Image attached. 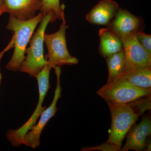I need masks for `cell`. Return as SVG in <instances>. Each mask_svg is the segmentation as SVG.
<instances>
[{"label":"cell","mask_w":151,"mask_h":151,"mask_svg":"<svg viewBox=\"0 0 151 151\" xmlns=\"http://www.w3.org/2000/svg\"><path fill=\"white\" fill-rule=\"evenodd\" d=\"M43 17V14L40 12L30 19L21 21L10 16L6 29L13 32L14 50L12 58L6 65L8 70L14 72L19 70L24 60L28 44Z\"/></svg>","instance_id":"1"},{"label":"cell","mask_w":151,"mask_h":151,"mask_svg":"<svg viewBox=\"0 0 151 151\" xmlns=\"http://www.w3.org/2000/svg\"><path fill=\"white\" fill-rule=\"evenodd\" d=\"M56 20L51 14L43 16L38 28L31 39L29 46L26 50L24 60L19 69L20 72L36 78L47 64L44 55V35L48 24Z\"/></svg>","instance_id":"2"},{"label":"cell","mask_w":151,"mask_h":151,"mask_svg":"<svg viewBox=\"0 0 151 151\" xmlns=\"http://www.w3.org/2000/svg\"><path fill=\"white\" fill-rule=\"evenodd\" d=\"M111 116V132L107 142L116 146L121 151L122 143L139 115L129 103L121 104L105 100Z\"/></svg>","instance_id":"3"},{"label":"cell","mask_w":151,"mask_h":151,"mask_svg":"<svg viewBox=\"0 0 151 151\" xmlns=\"http://www.w3.org/2000/svg\"><path fill=\"white\" fill-rule=\"evenodd\" d=\"M52 68V67L47 63L36 77L38 85L39 96L37 105L32 115L21 127L16 129L9 130L6 133L8 140L14 147L24 145L25 135L35 125L41 114L46 108L42 105L50 87V73Z\"/></svg>","instance_id":"4"},{"label":"cell","mask_w":151,"mask_h":151,"mask_svg":"<svg viewBox=\"0 0 151 151\" xmlns=\"http://www.w3.org/2000/svg\"><path fill=\"white\" fill-rule=\"evenodd\" d=\"M68 28V26L64 20L56 32L51 34H45L44 40L47 50L46 60L52 68L78 63V59L72 56L68 50L65 36Z\"/></svg>","instance_id":"5"},{"label":"cell","mask_w":151,"mask_h":151,"mask_svg":"<svg viewBox=\"0 0 151 151\" xmlns=\"http://www.w3.org/2000/svg\"><path fill=\"white\" fill-rule=\"evenodd\" d=\"M97 95L105 100L128 104L142 97L150 96L151 89L138 88L120 78L107 83L97 91Z\"/></svg>","instance_id":"6"},{"label":"cell","mask_w":151,"mask_h":151,"mask_svg":"<svg viewBox=\"0 0 151 151\" xmlns=\"http://www.w3.org/2000/svg\"><path fill=\"white\" fill-rule=\"evenodd\" d=\"M56 76L57 83L55 91L54 97L52 102L48 108H46L40 116L38 122L25 135L24 138V145L35 149L40 144V136L46 124L56 114L57 111V104L61 96L62 89L60 85L61 67L54 68Z\"/></svg>","instance_id":"7"},{"label":"cell","mask_w":151,"mask_h":151,"mask_svg":"<svg viewBox=\"0 0 151 151\" xmlns=\"http://www.w3.org/2000/svg\"><path fill=\"white\" fill-rule=\"evenodd\" d=\"M136 32L120 37L123 42L126 59L124 72L138 68L151 67V55L139 43L136 36Z\"/></svg>","instance_id":"8"},{"label":"cell","mask_w":151,"mask_h":151,"mask_svg":"<svg viewBox=\"0 0 151 151\" xmlns=\"http://www.w3.org/2000/svg\"><path fill=\"white\" fill-rule=\"evenodd\" d=\"M4 13L21 21H27L35 16L40 10L42 0H2Z\"/></svg>","instance_id":"9"},{"label":"cell","mask_w":151,"mask_h":151,"mask_svg":"<svg viewBox=\"0 0 151 151\" xmlns=\"http://www.w3.org/2000/svg\"><path fill=\"white\" fill-rule=\"evenodd\" d=\"M107 27L121 37L125 35L142 30V19L129 11L120 9Z\"/></svg>","instance_id":"10"},{"label":"cell","mask_w":151,"mask_h":151,"mask_svg":"<svg viewBox=\"0 0 151 151\" xmlns=\"http://www.w3.org/2000/svg\"><path fill=\"white\" fill-rule=\"evenodd\" d=\"M127 135V142L121 151H142L146 147V140L151 134V121L145 116L139 124L131 128Z\"/></svg>","instance_id":"11"},{"label":"cell","mask_w":151,"mask_h":151,"mask_svg":"<svg viewBox=\"0 0 151 151\" xmlns=\"http://www.w3.org/2000/svg\"><path fill=\"white\" fill-rule=\"evenodd\" d=\"M119 7L112 0H101L86 14V19L90 23L108 27L113 20Z\"/></svg>","instance_id":"12"},{"label":"cell","mask_w":151,"mask_h":151,"mask_svg":"<svg viewBox=\"0 0 151 151\" xmlns=\"http://www.w3.org/2000/svg\"><path fill=\"white\" fill-rule=\"evenodd\" d=\"M99 35V52L105 58L124 49L121 38L109 28L100 29Z\"/></svg>","instance_id":"13"},{"label":"cell","mask_w":151,"mask_h":151,"mask_svg":"<svg viewBox=\"0 0 151 151\" xmlns=\"http://www.w3.org/2000/svg\"><path fill=\"white\" fill-rule=\"evenodd\" d=\"M118 78H121L138 88L151 89V67L126 71Z\"/></svg>","instance_id":"14"},{"label":"cell","mask_w":151,"mask_h":151,"mask_svg":"<svg viewBox=\"0 0 151 151\" xmlns=\"http://www.w3.org/2000/svg\"><path fill=\"white\" fill-rule=\"evenodd\" d=\"M105 58L108 70L107 83H109L116 80L124 72L126 59L124 49Z\"/></svg>","instance_id":"15"},{"label":"cell","mask_w":151,"mask_h":151,"mask_svg":"<svg viewBox=\"0 0 151 151\" xmlns=\"http://www.w3.org/2000/svg\"><path fill=\"white\" fill-rule=\"evenodd\" d=\"M40 11L43 16L51 14L56 19L65 20L64 6L60 5V0H42Z\"/></svg>","instance_id":"16"},{"label":"cell","mask_w":151,"mask_h":151,"mask_svg":"<svg viewBox=\"0 0 151 151\" xmlns=\"http://www.w3.org/2000/svg\"><path fill=\"white\" fill-rule=\"evenodd\" d=\"M136 36L141 45L151 55V35L145 33L142 31L136 33Z\"/></svg>","instance_id":"17"},{"label":"cell","mask_w":151,"mask_h":151,"mask_svg":"<svg viewBox=\"0 0 151 151\" xmlns=\"http://www.w3.org/2000/svg\"><path fill=\"white\" fill-rule=\"evenodd\" d=\"M83 151H120L116 146L109 143H103L99 146L95 147H85L81 150Z\"/></svg>","instance_id":"18"},{"label":"cell","mask_w":151,"mask_h":151,"mask_svg":"<svg viewBox=\"0 0 151 151\" xmlns=\"http://www.w3.org/2000/svg\"><path fill=\"white\" fill-rule=\"evenodd\" d=\"M14 43L13 41L11 40L9 43L7 45L5 48L4 49V50H2L1 52H0V63H1V60L2 58L4 53H5L7 51H9L11 49L14 47Z\"/></svg>","instance_id":"19"},{"label":"cell","mask_w":151,"mask_h":151,"mask_svg":"<svg viewBox=\"0 0 151 151\" xmlns=\"http://www.w3.org/2000/svg\"><path fill=\"white\" fill-rule=\"evenodd\" d=\"M4 13V7H3L2 0H0V16L1 15Z\"/></svg>","instance_id":"20"},{"label":"cell","mask_w":151,"mask_h":151,"mask_svg":"<svg viewBox=\"0 0 151 151\" xmlns=\"http://www.w3.org/2000/svg\"><path fill=\"white\" fill-rule=\"evenodd\" d=\"M2 78V74L1 72V68H0V86H1V83Z\"/></svg>","instance_id":"21"}]
</instances>
